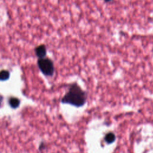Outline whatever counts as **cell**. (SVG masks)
<instances>
[{
	"instance_id": "obj_1",
	"label": "cell",
	"mask_w": 153,
	"mask_h": 153,
	"mask_svg": "<svg viewBox=\"0 0 153 153\" xmlns=\"http://www.w3.org/2000/svg\"><path fill=\"white\" fill-rule=\"evenodd\" d=\"M87 99L88 93L76 82H73L69 85L67 91L61 99V103L79 108L87 103Z\"/></svg>"
},
{
	"instance_id": "obj_2",
	"label": "cell",
	"mask_w": 153,
	"mask_h": 153,
	"mask_svg": "<svg viewBox=\"0 0 153 153\" xmlns=\"http://www.w3.org/2000/svg\"><path fill=\"white\" fill-rule=\"evenodd\" d=\"M38 65L44 75L48 76L53 75L55 69L53 62L50 59L47 57L39 59L38 60Z\"/></svg>"
},
{
	"instance_id": "obj_3",
	"label": "cell",
	"mask_w": 153,
	"mask_h": 153,
	"mask_svg": "<svg viewBox=\"0 0 153 153\" xmlns=\"http://www.w3.org/2000/svg\"><path fill=\"white\" fill-rule=\"evenodd\" d=\"M35 54L39 59L45 57L47 54L46 47L44 45H40L35 49Z\"/></svg>"
},
{
	"instance_id": "obj_4",
	"label": "cell",
	"mask_w": 153,
	"mask_h": 153,
	"mask_svg": "<svg viewBox=\"0 0 153 153\" xmlns=\"http://www.w3.org/2000/svg\"><path fill=\"white\" fill-rule=\"evenodd\" d=\"M116 140V135L112 131H109L103 137L104 142L107 144H111L114 143Z\"/></svg>"
},
{
	"instance_id": "obj_5",
	"label": "cell",
	"mask_w": 153,
	"mask_h": 153,
	"mask_svg": "<svg viewBox=\"0 0 153 153\" xmlns=\"http://www.w3.org/2000/svg\"><path fill=\"white\" fill-rule=\"evenodd\" d=\"M20 100L17 97H11L8 99V104L12 109H16L18 108L20 106Z\"/></svg>"
},
{
	"instance_id": "obj_6",
	"label": "cell",
	"mask_w": 153,
	"mask_h": 153,
	"mask_svg": "<svg viewBox=\"0 0 153 153\" xmlns=\"http://www.w3.org/2000/svg\"><path fill=\"white\" fill-rule=\"evenodd\" d=\"M10 73L8 71L2 70L0 71V80L5 81L9 78Z\"/></svg>"
},
{
	"instance_id": "obj_7",
	"label": "cell",
	"mask_w": 153,
	"mask_h": 153,
	"mask_svg": "<svg viewBox=\"0 0 153 153\" xmlns=\"http://www.w3.org/2000/svg\"><path fill=\"white\" fill-rule=\"evenodd\" d=\"M46 148V145L44 142H41L39 145V147H38V149L40 152H42Z\"/></svg>"
},
{
	"instance_id": "obj_8",
	"label": "cell",
	"mask_w": 153,
	"mask_h": 153,
	"mask_svg": "<svg viewBox=\"0 0 153 153\" xmlns=\"http://www.w3.org/2000/svg\"><path fill=\"white\" fill-rule=\"evenodd\" d=\"M3 100H4V97L2 95L0 94V108L2 106V102H3Z\"/></svg>"
},
{
	"instance_id": "obj_9",
	"label": "cell",
	"mask_w": 153,
	"mask_h": 153,
	"mask_svg": "<svg viewBox=\"0 0 153 153\" xmlns=\"http://www.w3.org/2000/svg\"><path fill=\"white\" fill-rule=\"evenodd\" d=\"M105 2H112L113 0H103Z\"/></svg>"
}]
</instances>
